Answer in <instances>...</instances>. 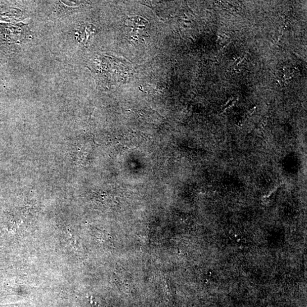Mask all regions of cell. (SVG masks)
Here are the masks:
<instances>
[{"label":"cell","mask_w":307,"mask_h":307,"mask_svg":"<svg viewBox=\"0 0 307 307\" xmlns=\"http://www.w3.org/2000/svg\"><path fill=\"white\" fill-rule=\"evenodd\" d=\"M148 22L140 17L130 18L129 20L127 21V26L130 29V33L131 36H135L137 38H139V35L140 33L141 36H145L146 28L148 26Z\"/></svg>","instance_id":"cell-1"}]
</instances>
